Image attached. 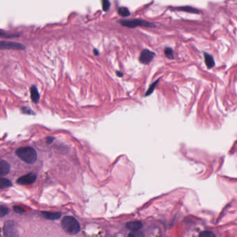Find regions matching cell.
<instances>
[{"mask_svg": "<svg viewBox=\"0 0 237 237\" xmlns=\"http://www.w3.org/2000/svg\"><path fill=\"white\" fill-rule=\"evenodd\" d=\"M0 49H13V50H24L26 49L25 45L20 43L13 41H1L0 42Z\"/></svg>", "mask_w": 237, "mask_h": 237, "instance_id": "4", "label": "cell"}, {"mask_svg": "<svg viewBox=\"0 0 237 237\" xmlns=\"http://www.w3.org/2000/svg\"><path fill=\"white\" fill-rule=\"evenodd\" d=\"M61 226L67 234L70 235L77 234L81 230L78 221L72 216L64 217L61 220Z\"/></svg>", "mask_w": 237, "mask_h": 237, "instance_id": "2", "label": "cell"}, {"mask_svg": "<svg viewBox=\"0 0 237 237\" xmlns=\"http://www.w3.org/2000/svg\"><path fill=\"white\" fill-rule=\"evenodd\" d=\"M13 209L15 211V212L17 213V214H22V213H25L26 212L25 209H23L22 207L19 206H15L13 207Z\"/></svg>", "mask_w": 237, "mask_h": 237, "instance_id": "21", "label": "cell"}, {"mask_svg": "<svg viewBox=\"0 0 237 237\" xmlns=\"http://www.w3.org/2000/svg\"><path fill=\"white\" fill-rule=\"evenodd\" d=\"M158 81H159V80L156 81L154 83H153L150 86V88H149V89L147 91L146 94H145V96H148V95H150V94H152V93H153V91H154V90L155 87H156L157 83H158Z\"/></svg>", "mask_w": 237, "mask_h": 237, "instance_id": "19", "label": "cell"}, {"mask_svg": "<svg viewBox=\"0 0 237 237\" xmlns=\"http://www.w3.org/2000/svg\"><path fill=\"white\" fill-rule=\"evenodd\" d=\"M10 169H11V167L7 161L1 160L0 162V175L1 177L6 176L9 173Z\"/></svg>", "mask_w": 237, "mask_h": 237, "instance_id": "9", "label": "cell"}, {"mask_svg": "<svg viewBox=\"0 0 237 237\" xmlns=\"http://www.w3.org/2000/svg\"><path fill=\"white\" fill-rule=\"evenodd\" d=\"M155 56V53L153 52V51H150V49H143V50L141 51L140 57H139V61L141 63L145 65L150 64V63L152 62V61L153 60Z\"/></svg>", "mask_w": 237, "mask_h": 237, "instance_id": "6", "label": "cell"}, {"mask_svg": "<svg viewBox=\"0 0 237 237\" xmlns=\"http://www.w3.org/2000/svg\"><path fill=\"white\" fill-rule=\"evenodd\" d=\"M178 9L181 10V11H183L184 12H188V13H200L198 10L196 9H194V8H191L190 7H180L178 8Z\"/></svg>", "mask_w": 237, "mask_h": 237, "instance_id": "15", "label": "cell"}, {"mask_svg": "<svg viewBox=\"0 0 237 237\" xmlns=\"http://www.w3.org/2000/svg\"><path fill=\"white\" fill-rule=\"evenodd\" d=\"M101 5H102V9L104 12H107L110 9L111 4L109 0H101Z\"/></svg>", "mask_w": 237, "mask_h": 237, "instance_id": "16", "label": "cell"}, {"mask_svg": "<svg viewBox=\"0 0 237 237\" xmlns=\"http://www.w3.org/2000/svg\"><path fill=\"white\" fill-rule=\"evenodd\" d=\"M93 54H94L95 56H98L99 54V52L97 49H93Z\"/></svg>", "mask_w": 237, "mask_h": 237, "instance_id": "26", "label": "cell"}, {"mask_svg": "<svg viewBox=\"0 0 237 237\" xmlns=\"http://www.w3.org/2000/svg\"><path fill=\"white\" fill-rule=\"evenodd\" d=\"M1 36L2 38H15V37H19L20 35L16 34V33H11V34H9V33H4L3 30L1 31Z\"/></svg>", "mask_w": 237, "mask_h": 237, "instance_id": "18", "label": "cell"}, {"mask_svg": "<svg viewBox=\"0 0 237 237\" xmlns=\"http://www.w3.org/2000/svg\"><path fill=\"white\" fill-rule=\"evenodd\" d=\"M15 153L21 160L27 164H33L37 160V153L34 149L31 147H20Z\"/></svg>", "mask_w": 237, "mask_h": 237, "instance_id": "1", "label": "cell"}, {"mask_svg": "<svg viewBox=\"0 0 237 237\" xmlns=\"http://www.w3.org/2000/svg\"><path fill=\"white\" fill-rule=\"evenodd\" d=\"M36 175L33 173H28L17 179V183L20 185H29L33 184L36 180Z\"/></svg>", "mask_w": 237, "mask_h": 237, "instance_id": "7", "label": "cell"}, {"mask_svg": "<svg viewBox=\"0 0 237 237\" xmlns=\"http://www.w3.org/2000/svg\"><path fill=\"white\" fill-rule=\"evenodd\" d=\"M54 140V137L48 136L47 138V139H46V141H47V143H48V144H49V143H51Z\"/></svg>", "mask_w": 237, "mask_h": 237, "instance_id": "24", "label": "cell"}, {"mask_svg": "<svg viewBox=\"0 0 237 237\" xmlns=\"http://www.w3.org/2000/svg\"><path fill=\"white\" fill-rule=\"evenodd\" d=\"M4 233L7 236H18L15 223L12 220L7 221L4 225Z\"/></svg>", "mask_w": 237, "mask_h": 237, "instance_id": "5", "label": "cell"}, {"mask_svg": "<svg viewBox=\"0 0 237 237\" xmlns=\"http://www.w3.org/2000/svg\"><path fill=\"white\" fill-rule=\"evenodd\" d=\"M164 53L166 57L167 58H168V59H172L173 58H174L173 57V50L171 48H170V47H166L164 50Z\"/></svg>", "mask_w": 237, "mask_h": 237, "instance_id": "17", "label": "cell"}, {"mask_svg": "<svg viewBox=\"0 0 237 237\" xmlns=\"http://www.w3.org/2000/svg\"><path fill=\"white\" fill-rule=\"evenodd\" d=\"M30 93H31V98L32 99L33 102L37 104L39 101L40 99V95L38 91L37 88L35 86H32L30 88Z\"/></svg>", "mask_w": 237, "mask_h": 237, "instance_id": "11", "label": "cell"}, {"mask_svg": "<svg viewBox=\"0 0 237 237\" xmlns=\"http://www.w3.org/2000/svg\"><path fill=\"white\" fill-rule=\"evenodd\" d=\"M118 22L121 25L125 27L134 29L137 27H154L155 25L152 22L144 20L141 19H134V20H120Z\"/></svg>", "mask_w": 237, "mask_h": 237, "instance_id": "3", "label": "cell"}, {"mask_svg": "<svg viewBox=\"0 0 237 237\" xmlns=\"http://www.w3.org/2000/svg\"><path fill=\"white\" fill-rule=\"evenodd\" d=\"M9 212V210L7 207H6L4 206L0 207V216H1V218L4 217Z\"/></svg>", "mask_w": 237, "mask_h": 237, "instance_id": "20", "label": "cell"}, {"mask_svg": "<svg viewBox=\"0 0 237 237\" xmlns=\"http://www.w3.org/2000/svg\"><path fill=\"white\" fill-rule=\"evenodd\" d=\"M12 186L11 181L6 178H1L0 180V188L1 189H4L8 187H10Z\"/></svg>", "mask_w": 237, "mask_h": 237, "instance_id": "14", "label": "cell"}, {"mask_svg": "<svg viewBox=\"0 0 237 237\" xmlns=\"http://www.w3.org/2000/svg\"><path fill=\"white\" fill-rule=\"evenodd\" d=\"M204 61H205V64L207 66L208 68H212L215 65V62H214V59L212 55L209 54L207 53H204Z\"/></svg>", "mask_w": 237, "mask_h": 237, "instance_id": "12", "label": "cell"}, {"mask_svg": "<svg viewBox=\"0 0 237 237\" xmlns=\"http://www.w3.org/2000/svg\"><path fill=\"white\" fill-rule=\"evenodd\" d=\"M129 236H134V237H136V236H144V234H143L142 232H138V231H134V232H131L130 234H129Z\"/></svg>", "mask_w": 237, "mask_h": 237, "instance_id": "22", "label": "cell"}, {"mask_svg": "<svg viewBox=\"0 0 237 237\" xmlns=\"http://www.w3.org/2000/svg\"><path fill=\"white\" fill-rule=\"evenodd\" d=\"M200 236H214L215 234L214 233H212V232H209V231H204V232H202V233L200 234Z\"/></svg>", "mask_w": 237, "mask_h": 237, "instance_id": "23", "label": "cell"}, {"mask_svg": "<svg viewBox=\"0 0 237 237\" xmlns=\"http://www.w3.org/2000/svg\"><path fill=\"white\" fill-rule=\"evenodd\" d=\"M43 216L47 220H57L59 219L61 216V214L59 212H42Z\"/></svg>", "mask_w": 237, "mask_h": 237, "instance_id": "10", "label": "cell"}, {"mask_svg": "<svg viewBox=\"0 0 237 237\" xmlns=\"http://www.w3.org/2000/svg\"><path fill=\"white\" fill-rule=\"evenodd\" d=\"M117 13H118L119 15L122 17H129V15H130V11H129V10L127 9V7L119 8L118 11H117Z\"/></svg>", "mask_w": 237, "mask_h": 237, "instance_id": "13", "label": "cell"}, {"mask_svg": "<svg viewBox=\"0 0 237 237\" xmlns=\"http://www.w3.org/2000/svg\"><path fill=\"white\" fill-rule=\"evenodd\" d=\"M116 75L119 77H123V73L121 72L120 71H116Z\"/></svg>", "mask_w": 237, "mask_h": 237, "instance_id": "25", "label": "cell"}, {"mask_svg": "<svg viewBox=\"0 0 237 237\" xmlns=\"http://www.w3.org/2000/svg\"><path fill=\"white\" fill-rule=\"evenodd\" d=\"M125 227L128 230L134 232V231H138L140 229L142 228L143 224L140 221H132V222L127 223L125 225Z\"/></svg>", "mask_w": 237, "mask_h": 237, "instance_id": "8", "label": "cell"}]
</instances>
